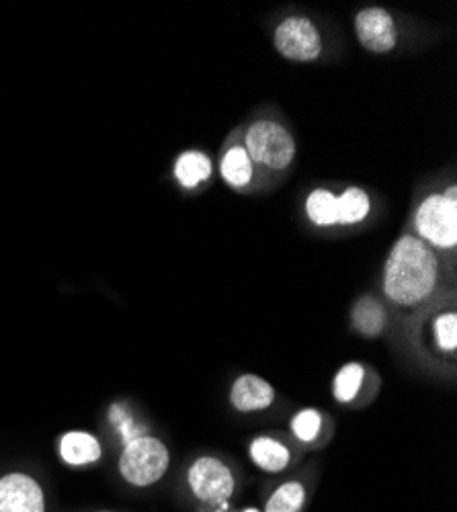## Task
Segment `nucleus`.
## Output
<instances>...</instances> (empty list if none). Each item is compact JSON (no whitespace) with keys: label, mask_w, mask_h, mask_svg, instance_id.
Listing matches in <instances>:
<instances>
[{"label":"nucleus","mask_w":457,"mask_h":512,"mask_svg":"<svg viewBox=\"0 0 457 512\" xmlns=\"http://www.w3.org/2000/svg\"><path fill=\"white\" fill-rule=\"evenodd\" d=\"M427 314V310H423ZM423 343L439 359H451L457 351V314L453 306H441L423 320ZM427 351V353H429Z\"/></svg>","instance_id":"f8f14e48"},{"label":"nucleus","mask_w":457,"mask_h":512,"mask_svg":"<svg viewBox=\"0 0 457 512\" xmlns=\"http://www.w3.org/2000/svg\"><path fill=\"white\" fill-rule=\"evenodd\" d=\"M60 459L70 467H87L103 457L101 441L87 431H68L58 443Z\"/></svg>","instance_id":"dca6fc26"},{"label":"nucleus","mask_w":457,"mask_h":512,"mask_svg":"<svg viewBox=\"0 0 457 512\" xmlns=\"http://www.w3.org/2000/svg\"><path fill=\"white\" fill-rule=\"evenodd\" d=\"M388 306L373 295H363L351 308V328L363 338H378L388 330Z\"/></svg>","instance_id":"2eb2a0df"},{"label":"nucleus","mask_w":457,"mask_h":512,"mask_svg":"<svg viewBox=\"0 0 457 512\" xmlns=\"http://www.w3.org/2000/svg\"><path fill=\"white\" fill-rule=\"evenodd\" d=\"M220 175L230 187H248L255 177V164L244 150V146L234 144L230 146L220 162Z\"/></svg>","instance_id":"f3484780"},{"label":"nucleus","mask_w":457,"mask_h":512,"mask_svg":"<svg viewBox=\"0 0 457 512\" xmlns=\"http://www.w3.org/2000/svg\"><path fill=\"white\" fill-rule=\"evenodd\" d=\"M443 273L437 254L419 236L406 234L390 250L382 277L386 302L404 318L429 308L441 289Z\"/></svg>","instance_id":"f257e3e1"},{"label":"nucleus","mask_w":457,"mask_h":512,"mask_svg":"<svg viewBox=\"0 0 457 512\" xmlns=\"http://www.w3.org/2000/svg\"><path fill=\"white\" fill-rule=\"evenodd\" d=\"M228 400L236 412L255 414L269 410L275 404L277 394L265 377H259L255 373H242L232 381Z\"/></svg>","instance_id":"9b49d317"},{"label":"nucleus","mask_w":457,"mask_h":512,"mask_svg":"<svg viewBox=\"0 0 457 512\" xmlns=\"http://www.w3.org/2000/svg\"><path fill=\"white\" fill-rule=\"evenodd\" d=\"M414 228L425 244L435 248H455L457 244V197L455 187L447 193L429 195L417 209Z\"/></svg>","instance_id":"20e7f679"},{"label":"nucleus","mask_w":457,"mask_h":512,"mask_svg":"<svg viewBox=\"0 0 457 512\" xmlns=\"http://www.w3.org/2000/svg\"><path fill=\"white\" fill-rule=\"evenodd\" d=\"M371 209L369 195L359 187H349L337 197V224L355 226L361 224Z\"/></svg>","instance_id":"6ab92c4d"},{"label":"nucleus","mask_w":457,"mask_h":512,"mask_svg":"<svg viewBox=\"0 0 457 512\" xmlns=\"http://www.w3.org/2000/svg\"><path fill=\"white\" fill-rule=\"evenodd\" d=\"M179 486L183 502L195 510L207 504L236 500L240 492V478L236 467L224 457L201 453L185 465Z\"/></svg>","instance_id":"f03ea898"},{"label":"nucleus","mask_w":457,"mask_h":512,"mask_svg":"<svg viewBox=\"0 0 457 512\" xmlns=\"http://www.w3.org/2000/svg\"><path fill=\"white\" fill-rule=\"evenodd\" d=\"M238 504L236 500H224V502H216V504H207L201 508H195L191 512H236Z\"/></svg>","instance_id":"412c9836"},{"label":"nucleus","mask_w":457,"mask_h":512,"mask_svg":"<svg viewBox=\"0 0 457 512\" xmlns=\"http://www.w3.org/2000/svg\"><path fill=\"white\" fill-rule=\"evenodd\" d=\"M97 512H117V510H97Z\"/></svg>","instance_id":"5701e85b"},{"label":"nucleus","mask_w":457,"mask_h":512,"mask_svg":"<svg viewBox=\"0 0 457 512\" xmlns=\"http://www.w3.org/2000/svg\"><path fill=\"white\" fill-rule=\"evenodd\" d=\"M0 512H48L44 486L25 472L0 476Z\"/></svg>","instance_id":"1a4fd4ad"},{"label":"nucleus","mask_w":457,"mask_h":512,"mask_svg":"<svg viewBox=\"0 0 457 512\" xmlns=\"http://www.w3.org/2000/svg\"><path fill=\"white\" fill-rule=\"evenodd\" d=\"M236 512H263V510L257 504H244V506H238Z\"/></svg>","instance_id":"4be33fe9"},{"label":"nucleus","mask_w":457,"mask_h":512,"mask_svg":"<svg viewBox=\"0 0 457 512\" xmlns=\"http://www.w3.org/2000/svg\"><path fill=\"white\" fill-rule=\"evenodd\" d=\"M171 467V449L158 437L138 435L123 445L119 455V476L132 488L156 486Z\"/></svg>","instance_id":"7ed1b4c3"},{"label":"nucleus","mask_w":457,"mask_h":512,"mask_svg":"<svg viewBox=\"0 0 457 512\" xmlns=\"http://www.w3.org/2000/svg\"><path fill=\"white\" fill-rule=\"evenodd\" d=\"M355 33L359 44L373 54H386L394 50L398 41L396 21L382 7H367L359 11L355 17Z\"/></svg>","instance_id":"9d476101"},{"label":"nucleus","mask_w":457,"mask_h":512,"mask_svg":"<svg viewBox=\"0 0 457 512\" xmlns=\"http://www.w3.org/2000/svg\"><path fill=\"white\" fill-rule=\"evenodd\" d=\"M289 435L304 451H318L332 437V422L318 408H302L289 420Z\"/></svg>","instance_id":"ddd939ff"},{"label":"nucleus","mask_w":457,"mask_h":512,"mask_svg":"<svg viewBox=\"0 0 457 512\" xmlns=\"http://www.w3.org/2000/svg\"><path fill=\"white\" fill-rule=\"evenodd\" d=\"M244 150L253 164L283 170L296 158V140L281 123L271 119L255 121L244 136Z\"/></svg>","instance_id":"39448f33"},{"label":"nucleus","mask_w":457,"mask_h":512,"mask_svg":"<svg viewBox=\"0 0 457 512\" xmlns=\"http://www.w3.org/2000/svg\"><path fill=\"white\" fill-rule=\"evenodd\" d=\"M316 484H318V478L312 469L281 476V480H275L263 492L261 510L263 512H306L314 498Z\"/></svg>","instance_id":"0eeeda50"},{"label":"nucleus","mask_w":457,"mask_h":512,"mask_svg":"<svg viewBox=\"0 0 457 512\" xmlns=\"http://www.w3.org/2000/svg\"><path fill=\"white\" fill-rule=\"evenodd\" d=\"M306 213L314 226H337V195L328 189H314L306 199Z\"/></svg>","instance_id":"aec40b11"},{"label":"nucleus","mask_w":457,"mask_h":512,"mask_svg":"<svg viewBox=\"0 0 457 512\" xmlns=\"http://www.w3.org/2000/svg\"><path fill=\"white\" fill-rule=\"evenodd\" d=\"M373 373L369 371V367L365 363L359 361H349L345 365H341V369L332 377V398H335L337 404L341 406H355L361 404L365 400L367 388L371 386Z\"/></svg>","instance_id":"4468645a"},{"label":"nucleus","mask_w":457,"mask_h":512,"mask_svg":"<svg viewBox=\"0 0 457 512\" xmlns=\"http://www.w3.org/2000/svg\"><path fill=\"white\" fill-rule=\"evenodd\" d=\"M277 52L292 62H314L322 52L318 27L306 17H287L275 29Z\"/></svg>","instance_id":"6e6552de"},{"label":"nucleus","mask_w":457,"mask_h":512,"mask_svg":"<svg viewBox=\"0 0 457 512\" xmlns=\"http://www.w3.org/2000/svg\"><path fill=\"white\" fill-rule=\"evenodd\" d=\"M212 160L203 152H183L175 162V177L185 189H195L212 177Z\"/></svg>","instance_id":"a211bd4d"},{"label":"nucleus","mask_w":457,"mask_h":512,"mask_svg":"<svg viewBox=\"0 0 457 512\" xmlns=\"http://www.w3.org/2000/svg\"><path fill=\"white\" fill-rule=\"evenodd\" d=\"M246 455L259 472L267 476H287L302 461L304 451L279 433H263L248 441Z\"/></svg>","instance_id":"423d86ee"}]
</instances>
